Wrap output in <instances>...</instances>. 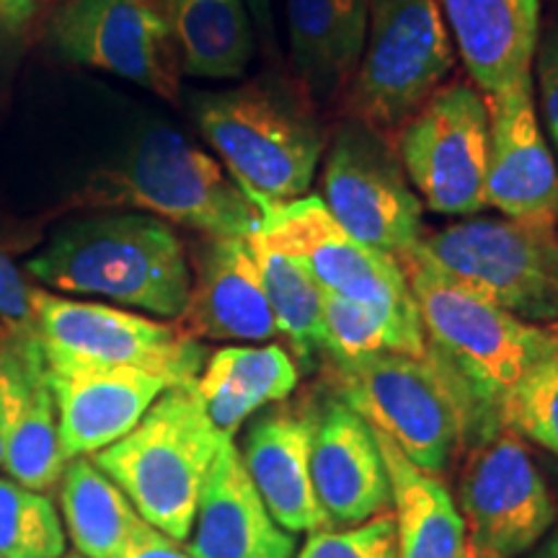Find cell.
Returning a JSON list of instances; mask_svg holds the SVG:
<instances>
[{
  "label": "cell",
  "mask_w": 558,
  "mask_h": 558,
  "mask_svg": "<svg viewBox=\"0 0 558 558\" xmlns=\"http://www.w3.org/2000/svg\"><path fill=\"white\" fill-rule=\"evenodd\" d=\"M399 262L427 337L424 360L452 401L460 442L473 448L505 429L501 401L530 367L558 352V337L452 279L422 243L401 254Z\"/></svg>",
  "instance_id": "6da1fadb"
},
{
  "label": "cell",
  "mask_w": 558,
  "mask_h": 558,
  "mask_svg": "<svg viewBox=\"0 0 558 558\" xmlns=\"http://www.w3.org/2000/svg\"><path fill=\"white\" fill-rule=\"evenodd\" d=\"M26 271L45 288L107 298L158 318H179L192 290L184 243L148 213L68 222L26 262Z\"/></svg>",
  "instance_id": "7a4b0ae2"
},
{
  "label": "cell",
  "mask_w": 558,
  "mask_h": 558,
  "mask_svg": "<svg viewBox=\"0 0 558 558\" xmlns=\"http://www.w3.org/2000/svg\"><path fill=\"white\" fill-rule=\"evenodd\" d=\"M194 120L259 215L305 197L324 153V130L300 83L262 78L199 94Z\"/></svg>",
  "instance_id": "3957f363"
},
{
  "label": "cell",
  "mask_w": 558,
  "mask_h": 558,
  "mask_svg": "<svg viewBox=\"0 0 558 558\" xmlns=\"http://www.w3.org/2000/svg\"><path fill=\"white\" fill-rule=\"evenodd\" d=\"M220 442L194 386H177L158 396L135 429L96 452L94 463L148 525L184 541Z\"/></svg>",
  "instance_id": "277c9868"
},
{
  "label": "cell",
  "mask_w": 558,
  "mask_h": 558,
  "mask_svg": "<svg viewBox=\"0 0 558 558\" xmlns=\"http://www.w3.org/2000/svg\"><path fill=\"white\" fill-rule=\"evenodd\" d=\"M256 233L267 246L303 264L324 290L380 313L399 352L424 360L427 337L401 262L352 239L320 197L308 194L262 215Z\"/></svg>",
  "instance_id": "5b68a950"
},
{
  "label": "cell",
  "mask_w": 558,
  "mask_h": 558,
  "mask_svg": "<svg viewBox=\"0 0 558 558\" xmlns=\"http://www.w3.org/2000/svg\"><path fill=\"white\" fill-rule=\"evenodd\" d=\"M34 333L47 369L128 367L169 383L194 386L207 354L199 339L137 313L52 295L32 288Z\"/></svg>",
  "instance_id": "8992f818"
},
{
  "label": "cell",
  "mask_w": 558,
  "mask_h": 558,
  "mask_svg": "<svg viewBox=\"0 0 558 558\" xmlns=\"http://www.w3.org/2000/svg\"><path fill=\"white\" fill-rule=\"evenodd\" d=\"M422 248L452 279L525 324H558L556 226L473 218L422 239Z\"/></svg>",
  "instance_id": "52a82bcc"
},
{
  "label": "cell",
  "mask_w": 558,
  "mask_h": 558,
  "mask_svg": "<svg viewBox=\"0 0 558 558\" xmlns=\"http://www.w3.org/2000/svg\"><path fill=\"white\" fill-rule=\"evenodd\" d=\"M452 41L437 0H369L367 39L349 107L373 130H399L442 86Z\"/></svg>",
  "instance_id": "ba28073f"
},
{
  "label": "cell",
  "mask_w": 558,
  "mask_h": 558,
  "mask_svg": "<svg viewBox=\"0 0 558 558\" xmlns=\"http://www.w3.org/2000/svg\"><path fill=\"white\" fill-rule=\"evenodd\" d=\"M109 186L120 202L207 239H251L262 228L259 209L218 160L169 128L145 132Z\"/></svg>",
  "instance_id": "9c48e42d"
},
{
  "label": "cell",
  "mask_w": 558,
  "mask_h": 558,
  "mask_svg": "<svg viewBox=\"0 0 558 558\" xmlns=\"http://www.w3.org/2000/svg\"><path fill=\"white\" fill-rule=\"evenodd\" d=\"M324 360L341 401L393 439L416 469L445 473L460 442V424L427 360L403 352Z\"/></svg>",
  "instance_id": "30bf717a"
},
{
  "label": "cell",
  "mask_w": 558,
  "mask_h": 558,
  "mask_svg": "<svg viewBox=\"0 0 558 558\" xmlns=\"http://www.w3.org/2000/svg\"><path fill=\"white\" fill-rule=\"evenodd\" d=\"M488 101L471 83L439 86L403 124L399 153L409 184L442 215L486 207Z\"/></svg>",
  "instance_id": "8fae6325"
},
{
  "label": "cell",
  "mask_w": 558,
  "mask_h": 558,
  "mask_svg": "<svg viewBox=\"0 0 558 558\" xmlns=\"http://www.w3.org/2000/svg\"><path fill=\"white\" fill-rule=\"evenodd\" d=\"M320 186V202L352 239L396 259L422 243V202L399 156L369 124L354 117L339 124Z\"/></svg>",
  "instance_id": "7c38bea8"
},
{
  "label": "cell",
  "mask_w": 558,
  "mask_h": 558,
  "mask_svg": "<svg viewBox=\"0 0 558 558\" xmlns=\"http://www.w3.org/2000/svg\"><path fill=\"white\" fill-rule=\"evenodd\" d=\"M469 558H518L548 533L556 505L514 432L473 445L460 478Z\"/></svg>",
  "instance_id": "4fadbf2b"
},
{
  "label": "cell",
  "mask_w": 558,
  "mask_h": 558,
  "mask_svg": "<svg viewBox=\"0 0 558 558\" xmlns=\"http://www.w3.org/2000/svg\"><path fill=\"white\" fill-rule=\"evenodd\" d=\"M50 41L62 60L120 75L169 101L179 96L163 0H68L52 16Z\"/></svg>",
  "instance_id": "5bb4252c"
},
{
  "label": "cell",
  "mask_w": 558,
  "mask_h": 558,
  "mask_svg": "<svg viewBox=\"0 0 558 558\" xmlns=\"http://www.w3.org/2000/svg\"><path fill=\"white\" fill-rule=\"evenodd\" d=\"M488 166L486 207L505 218L546 222L558 220V169L541 132L533 78L488 96Z\"/></svg>",
  "instance_id": "9a60e30c"
},
{
  "label": "cell",
  "mask_w": 558,
  "mask_h": 558,
  "mask_svg": "<svg viewBox=\"0 0 558 558\" xmlns=\"http://www.w3.org/2000/svg\"><path fill=\"white\" fill-rule=\"evenodd\" d=\"M311 481L329 527H357L393 505L375 432L347 401L331 399L316 411Z\"/></svg>",
  "instance_id": "2e32d148"
},
{
  "label": "cell",
  "mask_w": 558,
  "mask_h": 558,
  "mask_svg": "<svg viewBox=\"0 0 558 558\" xmlns=\"http://www.w3.org/2000/svg\"><path fill=\"white\" fill-rule=\"evenodd\" d=\"M179 329L194 339L271 341L279 333L251 239H205Z\"/></svg>",
  "instance_id": "e0dca14e"
},
{
  "label": "cell",
  "mask_w": 558,
  "mask_h": 558,
  "mask_svg": "<svg viewBox=\"0 0 558 558\" xmlns=\"http://www.w3.org/2000/svg\"><path fill=\"white\" fill-rule=\"evenodd\" d=\"M62 456L81 458L122 439L145 416L169 383L143 369L68 367L47 369Z\"/></svg>",
  "instance_id": "ac0fdd59"
},
{
  "label": "cell",
  "mask_w": 558,
  "mask_h": 558,
  "mask_svg": "<svg viewBox=\"0 0 558 558\" xmlns=\"http://www.w3.org/2000/svg\"><path fill=\"white\" fill-rule=\"evenodd\" d=\"M186 550L192 558H295V538L264 507L233 439H222L213 460Z\"/></svg>",
  "instance_id": "d6986e66"
},
{
  "label": "cell",
  "mask_w": 558,
  "mask_h": 558,
  "mask_svg": "<svg viewBox=\"0 0 558 558\" xmlns=\"http://www.w3.org/2000/svg\"><path fill=\"white\" fill-rule=\"evenodd\" d=\"M316 411L271 409L243 435L241 460L275 522L288 533H316L326 525L311 481Z\"/></svg>",
  "instance_id": "ffe728a7"
},
{
  "label": "cell",
  "mask_w": 558,
  "mask_h": 558,
  "mask_svg": "<svg viewBox=\"0 0 558 558\" xmlns=\"http://www.w3.org/2000/svg\"><path fill=\"white\" fill-rule=\"evenodd\" d=\"M450 39L481 94L533 78L541 39V0H437Z\"/></svg>",
  "instance_id": "44dd1931"
},
{
  "label": "cell",
  "mask_w": 558,
  "mask_h": 558,
  "mask_svg": "<svg viewBox=\"0 0 558 558\" xmlns=\"http://www.w3.org/2000/svg\"><path fill=\"white\" fill-rule=\"evenodd\" d=\"M369 0H288L292 62L311 99L354 81L367 39Z\"/></svg>",
  "instance_id": "7402d4cb"
},
{
  "label": "cell",
  "mask_w": 558,
  "mask_h": 558,
  "mask_svg": "<svg viewBox=\"0 0 558 558\" xmlns=\"http://www.w3.org/2000/svg\"><path fill=\"white\" fill-rule=\"evenodd\" d=\"M300 369L279 344L222 347L202 367L194 390L202 411L222 439H233L243 422L298 388Z\"/></svg>",
  "instance_id": "603a6c76"
},
{
  "label": "cell",
  "mask_w": 558,
  "mask_h": 558,
  "mask_svg": "<svg viewBox=\"0 0 558 558\" xmlns=\"http://www.w3.org/2000/svg\"><path fill=\"white\" fill-rule=\"evenodd\" d=\"M373 427V424H369ZM390 478L396 509V556L399 558H469L463 514L442 481L416 469L388 435L375 429Z\"/></svg>",
  "instance_id": "cb8c5ba5"
},
{
  "label": "cell",
  "mask_w": 558,
  "mask_h": 558,
  "mask_svg": "<svg viewBox=\"0 0 558 558\" xmlns=\"http://www.w3.org/2000/svg\"><path fill=\"white\" fill-rule=\"evenodd\" d=\"M179 73L190 78H241L256 41L243 0H163Z\"/></svg>",
  "instance_id": "d4e9b609"
},
{
  "label": "cell",
  "mask_w": 558,
  "mask_h": 558,
  "mask_svg": "<svg viewBox=\"0 0 558 558\" xmlns=\"http://www.w3.org/2000/svg\"><path fill=\"white\" fill-rule=\"evenodd\" d=\"M60 501L70 538L86 558H117L143 522L122 488L83 456L62 471Z\"/></svg>",
  "instance_id": "484cf974"
},
{
  "label": "cell",
  "mask_w": 558,
  "mask_h": 558,
  "mask_svg": "<svg viewBox=\"0 0 558 558\" xmlns=\"http://www.w3.org/2000/svg\"><path fill=\"white\" fill-rule=\"evenodd\" d=\"M251 246L279 333L288 339L300 367L313 369L326 349L324 288L298 259L267 246L259 233L251 235Z\"/></svg>",
  "instance_id": "4316f807"
},
{
  "label": "cell",
  "mask_w": 558,
  "mask_h": 558,
  "mask_svg": "<svg viewBox=\"0 0 558 558\" xmlns=\"http://www.w3.org/2000/svg\"><path fill=\"white\" fill-rule=\"evenodd\" d=\"M65 465L68 458L60 448L58 407L47 383L45 357H39L13 416L3 469L16 484L45 494L58 486Z\"/></svg>",
  "instance_id": "83f0119b"
},
{
  "label": "cell",
  "mask_w": 558,
  "mask_h": 558,
  "mask_svg": "<svg viewBox=\"0 0 558 558\" xmlns=\"http://www.w3.org/2000/svg\"><path fill=\"white\" fill-rule=\"evenodd\" d=\"M65 533L52 499L0 478V558H60Z\"/></svg>",
  "instance_id": "f1b7e54d"
},
{
  "label": "cell",
  "mask_w": 558,
  "mask_h": 558,
  "mask_svg": "<svg viewBox=\"0 0 558 558\" xmlns=\"http://www.w3.org/2000/svg\"><path fill=\"white\" fill-rule=\"evenodd\" d=\"M501 427L558 456V352L530 367L499 409Z\"/></svg>",
  "instance_id": "f546056e"
},
{
  "label": "cell",
  "mask_w": 558,
  "mask_h": 558,
  "mask_svg": "<svg viewBox=\"0 0 558 558\" xmlns=\"http://www.w3.org/2000/svg\"><path fill=\"white\" fill-rule=\"evenodd\" d=\"M324 357H365L375 352H399L393 331L380 313L337 292L324 290Z\"/></svg>",
  "instance_id": "4dcf8cb0"
},
{
  "label": "cell",
  "mask_w": 558,
  "mask_h": 558,
  "mask_svg": "<svg viewBox=\"0 0 558 558\" xmlns=\"http://www.w3.org/2000/svg\"><path fill=\"white\" fill-rule=\"evenodd\" d=\"M295 558H399L396 522L390 514H380L357 527L316 530Z\"/></svg>",
  "instance_id": "1f68e13d"
},
{
  "label": "cell",
  "mask_w": 558,
  "mask_h": 558,
  "mask_svg": "<svg viewBox=\"0 0 558 558\" xmlns=\"http://www.w3.org/2000/svg\"><path fill=\"white\" fill-rule=\"evenodd\" d=\"M39 357L41 349L37 333H26V337L5 333L3 349H0V463H3L5 442H9L21 396H24L26 383H29V375Z\"/></svg>",
  "instance_id": "d6a6232c"
},
{
  "label": "cell",
  "mask_w": 558,
  "mask_h": 558,
  "mask_svg": "<svg viewBox=\"0 0 558 558\" xmlns=\"http://www.w3.org/2000/svg\"><path fill=\"white\" fill-rule=\"evenodd\" d=\"M0 326L9 337L34 333L32 288L3 248H0Z\"/></svg>",
  "instance_id": "836d02e7"
},
{
  "label": "cell",
  "mask_w": 558,
  "mask_h": 558,
  "mask_svg": "<svg viewBox=\"0 0 558 558\" xmlns=\"http://www.w3.org/2000/svg\"><path fill=\"white\" fill-rule=\"evenodd\" d=\"M533 65L535 75H538L543 120H546L550 140H554V148L558 153V26L538 39Z\"/></svg>",
  "instance_id": "e575fe53"
},
{
  "label": "cell",
  "mask_w": 558,
  "mask_h": 558,
  "mask_svg": "<svg viewBox=\"0 0 558 558\" xmlns=\"http://www.w3.org/2000/svg\"><path fill=\"white\" fill-rule=\"evenodd\" d=\"M37 11L39 0H0V62H9L24 50Z\"/></svg>",
  "instance_id": "d590c367"
},
{
  "label": "cell",
  "mask_w": 558,
  "mask_h": 558,
  "mask_svg": "<svg viewBox=\"0 0 558 558\" xmlns=\"http://www.w3.org/2000/svg\"><path fill=\"white\" fill-rule=\"evenodd\" d=\"M179 543L143 520L117 558H192L190 550L181 548Z\"/></svg>",
  "instance_id": "8d00e7d4"
},
{
  "label": "cell",
  "mask_w": 558,
  "mask_h": 558,
  "mask_svg": "<svg viewBox=\"0 0 558 558\" xmlns=\"http://www.w3.org/2000/svg\"><path fill=\"white\" fill-rule=\"evenodd\" d=\"M248 9V16L254 19V26L264 34V39H271V0H243Z\"/></svg>",
  "instance_id": "74e56055"
},
{
  "label": "cell",
  "mask_w": 558,
  "mask_h": 558,
  "mask_svg": "<svg viewBox=\"0 0 558 558\" xmlns=\"http://www.w3.org/2000/svg\"><path fill=\"white\" fill-rule=\"evenodd\" d=\"M535 558H558V527L548 535L538 554H535Z\"/></svg>",
  "instance_id": "f35d334b"
},
{
  "label": "cell",
  "mask_w": 558,
  "mask_h": 558,
  "mask_svg": "<svg viewBox=\"0 0 558 558\" xmlns=\"http://www.w3.org/2000/svg\"><path fill=\"white\" fill-rule=\"evenodd\" d=\"M3 341H5V329L0 326V349H3Z\"/></svg>",
  "instance_id": "ab89813d"
},
{
  "label": "cell",
  "mask_w": 558,
  "mask_h": 558,
  "mask_svg": "<svg viewBox=\"0 0 558 558\" xmlns=\"http://www.w3.org/2000/svg\"><path fill=\"white\" fill-rule=\"evenodd\" d=\"M550 331H554V333H556V337H558V324H556V326H550Z\"/></svg>",
  "instance_id": "60d3db41"
},
{
  "label": "cell",
  "mask_w": 558,
  "mask_h": 558,
  "mask_svg": "<svg viewBox=\"0 0 558 558\" xmlns=\"http://www.w3.org/2000/svg\"><path fill=\"white\" fill-rule=\"evenodd\" d=\"M65 558H81V556H65Z\"/></svg>",
  "instance_id": "b9f144b4"
}]
</instances>
